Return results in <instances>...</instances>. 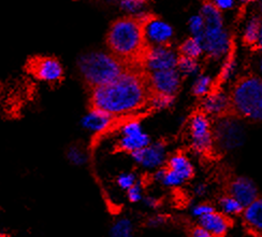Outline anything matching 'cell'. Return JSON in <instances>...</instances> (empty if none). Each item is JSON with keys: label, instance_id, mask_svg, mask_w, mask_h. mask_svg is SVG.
I'll use <instances>...</instances> for the list:
<instances>
[{"label": "cell", "instance_id": "obj_1", "mask_svg": "<svg viewBox=\"0 0 262 237\" xmlns=\"http://www.w3.org/2000/svg\"><path fill=\"white\" fill-rule=\"evenodd\" d=\"M150 92L146 78L126 69L114 81L93 89L92 106L111 116L128 115L147 105Z\"/></svg>", "mask_w": 262, "mask_h": 237}, {"label": "cell", "instance_id": "obj_2", "mask_svg": "<svg viewBox=\"0 0 262 237\" xmlns=\"http://www.w3.org/2000/svg\"><path fill=\"white\" fill-rule=\"evenodd\" d=\"M107 47L111 54L124 64L141 61L147 49L141 22L125 16L113 22L106 35Z\"/></svg>", "mask_w": 262, "mask_h": 237}, {"label": "cell", "instance_id": "obj_3", "mask_svg": "<svg viewBox=\"0 0 262 237\" xmlns=\"http://www.w3.org/2000/svg\"><path fill=\"white\" fill-rule=\"evenodd\" d=\"M231 114L253 122H262V79L256 73L239 78L229 95Z\"/></svg>", "mask_w": 262, "mask_h": 237}, {"label": "cell", "instance_id": "obj_4", "mask_svg": "<svg viewBox=\"0 0 262 237\" xmlns=\"http://www.w3.org/2000/svg\"><path fill=\"white\" fill-rule=\"evenodd\" d=\"M78 67L85 82L93 89L114 81L125 70V64L113 54L102 51L85 53L79 58Z\"/></svg>", "mask_w": 262, "mask_h": 237}, {"label": "cell", "instance_id": "obj_5", "mask_svg": "<svg viewBox=\"0 0 262 237\" xmlns=\"http://www.w3.org/2000/svg\"><path fill=\"white\" fill-rule=\"evenodd\" d=\"M214 147L223 151H232L244 144L245 131L238 120L231 116L218 118L213 125Z\"/></svg>", "mask_w": 262, "mask_h": 237}, {"label": "cell", "instance_id": "obj_6", "mask_svg": "<svg viewBox=\"0 0 262 237\" xmlns=\"http://www.w3.org/2000/svg\"><path fill=\"white\" fill-rule=\"evenodd\" d=\"M191 147L199 154L211 152L214 148L213 124L209 115L201 110L192 114L189 120Z\"/></svg>", "mask_w": 262, "mask_h": 237}, {"label": "cell", "instance_id": "obj_7", "mask_svg": "<svg viewBox=\"0 0 262 237\" xmlns=\"http://www.w3.org/2000/svg\"><path fill=\"white\" fill-rule=\"evenodd\" d=\"M150 144L149 136L138 120L126 122L121 128V136L117 142V149L130 155L147 147Z\"/></svg>", "mask_w": 262, "mask_h": 237}, {"label": "cell", "instance_id": "obj_8", "mask_svg": "<svg viewBox=\"0 0 262 237\" xmlns=\"http://www.w3.org/2000/svg\"><path fill=\"white\" fill-rule=\"evenodd\" d=\"M179 53L168 47H150L143 54L141 62L144 68L150 72L177 69Z\"/></svg>", "mask_w": 262, "mask_h": 237}, {"label": "cell", "instance_id": "obj_9", "mask_svg": "<svg viewBox=\"0 0 262 237\" xmlns=\"http://www.w3.org/2000/svg\"><path fill=\"white\" fill-rule=\"evenodd\" d=\"M143 35L146 47H168L173 38V28L163 19L149 14L143 22Z\"/></svg>", "mask_w": 262, "mask_h": 237}, {"label": "cell", "instance_id": "obj_10", "mask_svg": "<svg viewBox=\"0 0 262 237\" xmlns=\"http://www.w3.org/2000/svg\"><path fill=\"white\" fill-rule=\"evenodd\" d=\"M150 94L176 96L181 88L182 77L177 69L150 72L146 77Z\"/></svg>", "mask_w": 262, "mask_h": 237}, {"label": "cell", "instance_id": "obj_11", "mask_svg": "<svg viewBox=\"0 0 262 237\" xmlns=\"http://www.w3.org/2000/svg\"><path fill=\"white\" fill-rule=\"evenodd\" d=\"M28 70L37 80L49 84L58 83L63 77L61 63L51 56L34 58L28 65Z\"/></svg>", "mask_w": 262, "mask_h": 237}, {"label": "cell", "instance_id": "obj_12", "mask_svg": "<svg viewBox=\"0 0 262 237\" xmlns=\"http://www.w3.org/2000/svg\"><path fill=\"white\" fill-rule=\"evenodd\" d=\"M202 47L204 54L210 58L220 60L230 52L231 39L224 27L204 29Z\"/></svg>", "mask_w": 262, "mask_h": 237}, {"label": "cell", "instance_id": "obj_13", "mask_svg": "<svg viewBox=\"0 0 262 237\" xmlns=\"http://www.w3.org/2000/svg\"><path fill=\"white\" fill-rule=\"evenodd\" d=\"M166 145L162 142L150 143L147 147L131 154L134 161L146 169H159L166 163Z\"/></svg>", "mask_w": 262, "mask_h": 237}, {"label": "cell", "instance_id": "obj_14", "mask_svg": "<svg viewBox=\"0 0 262 237\" xmlns=\"http://www.w3.org/2000/svg\"><path fill=\"white\" fill-rule=\"evenodd\" d=\"M227 194L234 198L239 204H242L244 208L249 206L259 198L256 183L245 176L235 177L229 182Z\"/></svg>", "mask_w": 262, "mask_h": 237}, {"label": "cell", "instance_id": "obj_15", "mask_svg": "<svg viewBox=\"0 0 262 237\" xmlns=\"http://www.w3.org/2000/svg\"><path fill=\"white\" fill-rule=\"evenodd\" d=\"M201 111L206 115L217 118L231 115L230 98L223 91L214 90L202 98Z\"/></svg>", "mask_w": 262, "mask_h": 237}, {"label": "cell", "instance_id": "obj_16", "mask_svg": "<svg viewBox=\"0 0 262 237\" xmlns=\"http://www.w3.org/2000/svg\"><path fill=\"white\" fill-rule=\"evenodd\" d=\"M199 225L211 233L213 237H225L230 230L231 221L221 211H214L200 218Z\"/></svg>", "mask_w": 262, "mask_h": 237}, {"label": "cell", "instance_id": "obj_17", "mask_svg": "<svg viewBox=\"0 0 262 237\" xmlns=\"http://www.w3.org/2000/svg\"><path fill=\"white\" fill-rule=\"evenodd\" d=\"M113 121L114 117L110 114L92 108V110L83 116L82 126L92 133H102L110 128Z\"/></svg>", "mask_w": 262, "mask_h": 237}, {"label": "cell", "instance_id": "obj_18", "mask_svg": "<svg viewBox=\"0 0 262 237\" xmlns=\"http://www.w3.org/2000/svg\"><path fill=\"white\" fill-rule=\"evenodd\" d=\"M168 169L178 174L185 182L190 180L194 176V168L190 160L183 153H177L172 155L167 161Z\"/></svg>", "mask_w": 262, "mask_h": 237}, {"label": "cell", "instance_id": "obj_19", "mask_svg": "<svg viewBox=\"0 0 262 237\" xmlns=\"http://www.w3.org/2000/svg\"><path fill=\"white\" fill-rule=\"evenodd\" d=\"M242 214L249 229L262 233V198H258L247 206Z\"/></svg>", "mask_w": 262, "mask_h": 237}, {"label": "cell", "instance_id": "obj_20", "mask_svg": "<svg viewBox=\"0 0 262 237\" xmlns=\"http://www.w3.org/2000/svg\"><path fill=\"white\" fill-rule=\"evenodd\" d=\"M200 14L204 19V29H214V28H223L224 19L223 13L218 10L213 3L206 2L201 6Z\"/></svg>", "mask_w": 262, "mask_h": 237}, {"label": "cell", "instance_id": "obj_21", "mask_svg": "<svg viewBox=\"0 0 262 237\" xmlns=\"http://www.w3.org/2000/svg\"><path fill=\"white\" fill-rule=\"evenodd\" d=\"M260 26H261V16L253 15L245 24L243 31V42L245 46L256 48L260 35Z\"/></svg>", "mask_w": 262, "mask_h": 237}, {"label": "cell", "instance_id": "obj_22", "mask_svg": "<svg viewBox=\"0 0 262 237\" xmlns=\"http://www.w3.org/2000/svg\"><path fill=\"white\" fill-rule=\"evenodd\" d=\"M204 54L202 42L193 37L187 38L179 48V56L196 60Z\"/></svg>", "mask_w": 262, "mask_h": 237}, {"label": "cell", "instance_id": "obj_23", "mask_svg": "<svg viewBox=\"0 0 262 237\" xmlns=\"http://www.w3.org/2000/svg\"><path fill=\"white\" fill-rule=\"evenodd\" d=\"M218 205H220L221 212L227 215L228 218L242 214L245 209L242 204H239L234 198L229 195V194H225V195H223L220 199V201H218Z\"/></svg>", "mask_w": 262, "mask_h": 237}, {"label": "cell", "instance_id": "obj_24", "mask_svg": "<svg viewBox=\"0 0 262 237\" xmlns=\"http://www.w3.org/2000/svg\"><path fill=\"white\" fill-rule=\"evenodd\" d=\"M110 237H135V226L128 218H119L112 224Z\"/></svg>", "mask_w": 262, "mask_h": 237}, {"label": "cell", "instance_id": "obj_25", "mask_svg": "<svg viewBox=\"0 0 262 237\" xmlns=\"http://www.w3.org/2000/svg\"><path fill=\"white\" fill-rule=\"evenodd\" d=\"M147 3L143 0H123L119 3V8L131 17H140L148 13L146 11Z\"/></svg>", "mask_w": 262, "mask_h": 237}, {"label": "cell", "instance_id": "obj_26", "mask_svg": "<svg viewBox=\"0 0 262 237\" xmlns=\"http://www.w3.org/2000/svg\"><path fill=\"white\" fill-rule=\"evenodd\" d=\"M213 79L207 74H201L195 80L193 86H192V93L196 97H205L209 95L213 90Z\"/></svg>", "mask_w": 262, "mask_h": 237}, {"label": "cell", "instance_id": "obj_27", "mask_svg": "<svg viewBox=\"0 0 262 237\" xmlns=\"http://www.w3.org/2000/svg\"><path fill=\"white\" fill-rule=\"evenodd\" d=\"M174 102H176V96L150 94L147 105L154 110H165L173 106Z\"/></svg>", "mask_w": 262, "mask_h": 237}, {"label": "cell", "instance_id": "obj_28", "mask_svg": "<svg viewBox=\"0 0 262 237\" xmlns=\"http://www.w3.org/2000/svg\"><path fill=\"white\" fill-rule=\"evenodd\" d=\"M177 70L180 72L181 77H189V75L195 74L198 72L199 63L196 60L180 56Z\"/></svg>", "mask_w": 262, "mask_h": 237}, {"label": "cell", "instance_id": "obj_29", "mask_svg": "<svg viewBox=\"0 0 262 237\" xmlns=\"http://www.w3.org/2000/svg\"><path fill=\"white\" fill-rule=\"evenodd\" d=\"M188 27L191 32V37L198 39L202 42V38L204 35V19L201 16V14H195L192 15L188 21Z\"/></svg>", "mask_w": 262, "mask_h": 237}, {"label": "cell", "instance_id": "obj_30", "mask_svg": "<svg viewBox=\"0 0 262 237\" xmlns=\"http://www.w3.org/2000/svg\"><path fill=\"white\" fill-rule=\"evenodd\" d=\"M67 157L74 165H84L87 161V154L80 146H71L67 151Z\"/></svg>", "mask_w": 262, "mask_h": 237}, {"label": "cell", "instance_id": "obj_31", "mask_svg": "<svg viewBox=\"0 0 262 237\" xmlns=\"http://www.w3.org/2000/svg\"><path fill=\"white\" fill-rule=\"evenodd\" d=\"M138 182L137 176L134 174V172H122L119 174L116 178V185L119 189H122L124 191H128L130 188H133L136 183Z\"/></svg>", "mask_w": 262, "mask_h": 237}, {"label": "cell", "instance_id": "obj_32", "mask_svg": "<svg viewBox=\"0 0 262 237\" xmlns=\"http://www.w3.org/2000/svg\"><path fill=\"white\" fill-rule=\"evenodd\" d=\"M234 69H235V61H234V57L230 54V55H229V58L226 61L224 65L221 75L218 77V82L224 83L227 80L230 79V77L234 72Z\"/></svg>", "mask_w": 262, "mask_h": 237}, {"label": "cell", "instance_id": "obj_33", "mask_svg": "<svg viewBox=\"0 0 262 237\" xmlns=\"http://www.w3.org/2000/svg\"><path fill=\"white\" fill-rule=\"evenodd\" d=\"M216 211L215 207L213 206L212 204L210 203H200V204H196L194 205V206L192 207L191 209V213L193 217H195L196 219H200L202 217H204V215L206 214H210L212 212Z\"/></svg>", "mask_w": 262, "mask_h": 237}, {"label": "cell", "instance_id": "obj_34", "mask_svg": "<svg viewBox=\"0 0 262 237\" xmlns=\"http://www.w3.org/2000/svg\"><path fill=\"white\" fill-rule=\"evenodd\" d=\"M127 199L130 203H139L143 201L144 199V193H143V186L141 185V182L138 181L136 185L130 188L127 191Z\"/></svg>", "mask_w": 262, "mask_h": 237}, {"label": "cell", "instance_id": "obj_35", "mask_svg": "<svg viewBox=\"0 0 262 237\" xmlns=\"http://www.w3.org/2000/svg\"><path fill=\"white\" fill-rule=\"evenodd\" d=\"M168 221V218L163 214H156L148 218L146 221V225L148 228H159V226L165 225Z\"/></svg>", "mask_w": 262, "mask_h": 237}, {"label": "cell", "instance_id": "obj_36", "mask_svg": "<svg viewBox=\"0 0 262 237\" xmlns=\"http://www.w3.org/2000/svg\"><path fill=\"white\" fill-rule=\"evenodd\" d=\"M212 3L218 10L221 11L222 13L224 12V11L231 10L236 6L235 2H233V0H215V2H212Z\"/></svg>", "mask_w": 262, "mask_h": 237}, {"label": "cell", "instance_id": "obj_37", "mask_svg": "<svg viewBox=\"0 0 262 237\" xmlns=\"http://www.w3.org/2000/svg\"><path fill=\"white\" fill-rule=\"evenodd\" d=\"M190 236L191 237H213L211 235V233L207 232L205 229H203L202 226H200L199 224L196 226H193L190 231Z\"/></svg>", "mask_w": 262, "mask_h": 237}, {"label": "cell", "instance_id": "obj_38", "mask_svg": "<svg viewBox=\"0 0 262 237\" xmlns=\"http://www.w3.org/2000/svg\"><path fill=\"white\" fill-rule=\"evenodd\" d=\"M143 202L145 204V206H147L148 208H152V209L157 208L160 205V201L155 196H144Z\"/></svg>", "mask_w": 262, "mask_h": 237}, {"label": "cell", "instance_id": "obj_39", "mask_svg": "<svg viewBox=\"0 0 262 237\" xmlns=\"http://www.w3.org/2000/svg\"><path fill=\"white\" fill-rule=\"evenodd\" d=\"M193 192L196 196H204L207 192V187L204 183H199V185H196L194 187Z\"/></svg>", "mask_w": 262, "mask_h": 237}, {"label": "cell", "instance_id": "obj_40", "mask_svg": "<svg viewBox=\"0 0 262 237\" xmlns=\"http://www.w3.org/2000/svg\"><path fill=\"white\" fill-rule=\"evenodd\" d=\"M257 50L261 51L262 52V17H261V26H260V35H259V40H258V43H257V47H256Z\"/></svg>", "mask_w": 262, "mask_h": 237}, {"label": "cell", "instance_id": "obj_41", "mask_svg": "<svg viewBox=\"0 0 262 237\" xmlns=\"http://www.w3.org/2000/svg\"><path fill=\"white\" fill-rule=\"evenodd\" d=\"M258 69H259V77L262 79V55L260 56L259 58V62H258Z\"/></svg>", "mask_w": 262, "mask_h": 237}, {"label": "cell", "instance_id": "obj_42", "mask_svg": "<svg viewBox=\"0 0 262 237\" xmlns=\"http://www.w3.org/2000/svg\"><path fill=\"white\" fill-rule=\"evenodd\" d=\"M259 11H260V16L262 17V2L259 3Z\"/></svg>", "mask_w": 262, "mask_h": 237}, {"label": "cell", "instance_id": "obj_43", "mask_svg": "<svg viewBox=\"0 0 262 237\" xmlns=\"http://www.w3.org/2000/svg\"><path fill=\"white\" fill-rule=\"evenodd\" d=\"M242 237H252V236H248V235H243Z\"/></svg>", "mask_w": 262, "mask_h": 237}]
</instances>
